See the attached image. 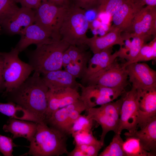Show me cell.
I'll use <instances>...</instances> for the list:
<instances>
[{"mask_svg":"<svg viewBox=\"0 0 156 156\" xmlns=\"http://www.w3.org/2000/svg\"><path fill=\"white\" fill-rule=\"evenodd\" d=\"M40 74L34 72L18 88L5 95L9 102H13L45 123L48 107L47 94L49 89Z\"/></svg>","mask_w":156,"mask_h":156,"instance_id":"cell-1","label":"cell"},{"mask_svg":"<svg viewBox=\"0 0 156 156\" xmlns=\"http://www.w3.org/2000/svg\"><path fill=\"white\" fill-rule=\"evenodd\" d=\"M68 135L46 123H37L36 130L29 147L33 156H59L66 154Z\"/></svg>","mask_w":156,"mask_h":156,"instance_id":"cell-2","label":"cell"},{"mask_svg":"<svg viewBox=\"0 0 156 156\" xmlns=\"http://www.w3.org/2000/svg\"><path fill=\"white\" fill-rule=\"evenodd\" d=\"M69 45L62 40L57 39L37 46L29 64L34 72L40 74L61 69L63 54Z\"/></svg>","mask_w":156,"mask_h":156,"instance_id":"cell-3","label":"cell"},{"mask_svg":"<svg viewBox=\"0 0 156 156\" xmlns=\"http://www.w3.org/2000/svg\"><path fill=\"white\" fill-rule=\"evenodd\" d=\"M90 25L85 11L73 4L64 15L59 30L60 38L70 45H86V33Z\"/></svg>","mask_w":156,"mask_h":156,"instance_id":"cell-4","label":"cell"},{"mask_svg":"<svg viewBox=\"0 0 156 156\" xmlns=\"http://www.w3.org/2000/svg\"><path fill=\"white\" fill-rule=\"evenodd\" d=\"M19 53L16 47L9 52H0L3 58L5 95L20 86L34 71L29 64L20 59Z\"/></svg>","mask_w":156,"mask_h":156,"instance_id":"cell-5","label":"cell"},{"mask_svg":"<svg viewBox=\"0 0 156 156\" xmlns=\"http://www.w3.org/2000/svg\"><path fill=\"white\" fill-rule=\"evenodd\" d=\"M122 101V96L116 101L111 102L99 107H94L86 111L88 117L101 126L102 132L100 141L104 144L105 138L108 132L112 131L116 133L117 131Z\"/></svg>","mask_w":156,"mask_h":156,"instance_id":"cell-6","label":"cell"},{"mask_svg":"<svg viewBox=\"0 0 156 156\" xmlns=\"http://www.w3.org/2000/svg\"><path fill=\"white\" fill-rule=\"evenodd\" d=\"M69 7L57 5L47 0H44L35 10L34 23L50 31L55 39H61L59 30Z\"/></svg>","mask_w":156,"mask_h":156,"instance_id":"cell-7","label":"cell"},{"mask_svg":"<svg viewBox=\"0 0 156 156\" xmlns=\"http://www.w3.org/2000/svg\"><path fill=\"white\" fill-rule=\"evenodd\" d=\"M123 101L121 107L119 125L116 133L121 134L126 130L131 133L138 130L139 93L132 88L122 95Z\"/></svg>","mask_w":156,"mask_h":156,"instance_id":"cell-8","label":"cell"},{"mask_svg":"<svg viewBox=\"0 0 156 156\" xmlns=\"http://www.w3.org/2000/svg\"><path fill=\"white\" fill-rule=\"evenodd\" d=\"M81 90L80 99L84 103L86 111L114 101L125 92V89L107 88L98 85L83 86L79 83Z\"/></svg>","mask_w":156,"mask_h":156,"instance_id":"cell-9","label":"cell"},{"mask_svg":"<svg viewBox=\"0 0 156 156\" xmlns=\"http://www.w3.org/2000/svg\"><path fill=\"white\" fill-rule=\"evenodd\" d=\"M128 76L123 64L116 59L106 68L90 78L85 85H98L113 88L125 89L128 84Z\"/></svg>","mask_w":156,"mask_h":156,"instance_id":"cell-10","label":"cell"},{"mask_svg":"<svg viewBox=\"0 0 156 156\" xmlns=\"http://www.w3.org/2000/svg\"><path fill=\"white\" fill-rule=\"evenodd\" d=\"M132 88L138 92L147 91L156 88V71L147 64L138 62L126 66Z\"/></svg>","mask_w":156,"mask_h":156,"instance_id":"cell-11","label":"cell"},{"mask_svg":"<svg viewBox=\"0 0 156 156\" xmlns=\"http://www.w3.org/2000/svg\"><path fill=\"white\" fill-rule=\"evenodd\" d=\"M130 38L136 36L151 38L156 35V7L146 6L136 14L133 21Z\"/></svg>","mask_w":156,"mask_h":156,"instance_id":"cell-12","label":"cell"},{"mask_svg":"<svg viewBox=\"0 0 156 156\" xmlns=\"http://www.w3.org/2000/svg\"><path fill=\"white\" fill-rule=\"evenodd\" d=\"M86 46L70 45L65 51L70 58L65 70L76 78L82 79L86 70L88 62L92 57Z\"/></svg>","mask_w":156,"mask_h":156,"instance_id":"cell-13","label":"cell"},{"mask_svg":"<svg viewBox=\"0 0 156 156\" xmlns=\"http://www.w3.org/2000/svg\"><path fill=\"white\" fill-rule=\"evenodd\" d=\"M143 8L135 0H126L112 16V28H117L122 32L131 34L134 19Z\"/></svg>","mask_w":156,"mask_h":156,"instance_id":"cell-14","label":"cell"},{"mask_svg":"<svg viewBox=\"0 0 156 156\" xmlns=\"http://www.w3.org/2000/svg\"><path fill=\"white\" fill-rule=\"evenodd\" d=\"M20 35L21 39L16 47L20 52L31 44L37 46L57 39L50 31L35 23L26 28Z\"/></svg>","mask_w":156,"mask_h":156,"instance_id":"cell-15","label":"cell"},{"mask_svg":"<svg viewBox=\"0 0 156 156\" xmlns=\"http://www.w3.org/2000/svg\"><path fill=\"white\" fill-rule=\"evenodd\" d=\"M80 98L78 91L70 88L49 90L47 94L48 107L45 121L56 110L71 104Z\"/></svg>","mask_w":156,"mask_h":156,"instance_id":"cell-16","label":"cell"},{"mask_svg":"<svg viewBox=\"0 0 156 156\" xmlns=\"http://www.w3.org/2000/svg\"><path fill=\"white\" fill-rule=\"evenodd\" d=\"M112 48L113 47L104 49L94 54L91 57L85 73L81 79V85H85L90 78L106 68L118 57V51L113 53Z\"/></svg>","mask_w":156,"mask_h":156,"instance_id":"cell-17","label":"cell"},{"mask_svg":"<svg viewBox=\"0 0 156 156\" xmlns=\"http://www.w3.org/2000/svg\"><path fill=\"white\" fill-rule=\"evenodd\" d=\"M35 20V10L22 7L13 15L0 25L10 34L20 35L26 28L34 23Z\"/></svg>","mask_w":156,"mask_h":156,"instance_id":"cell-18","label":"cell"},{"mask_svg":"<svg viewBox=\"0 0 156 156\" xmlns=\"http://www.w3.org/2000/svg\"><path fill=\"white\" fill-rule=\"evenodd\" d=\"M121 33L118 28H112L109 32L103 36L88 38L86 44L93 54L112 47L116 45L122 47L125 44V39Z\"/></svg>","mask_w":156,"mask_h":156,"instance_id":"cell-19","label":"cell"},{"mask_svg":"<svg viewBox=\"0 0 156 156\" xmlns=\"http://www.w3.org/2000/svg\"><path fill=\"white\" fill-rule=\"evenodd\" d=\"M138 128L156 116V88L139 92Z\"/></svg>","mask_w":156,"mask_h":156,"instance_id":"cell-20","label":"cell"},{"mask_svg":"<svg viewBox=\"0 0 156 156\" xmlns=\"http://www.w3.org/2000/svg\"><path fill=\"white\" fill-rule=\"evenodd\" d=\"M45 83L50 90L70 88L78 91L79 83L76 78L66 71L61 69L42 74Z\"/></svg>","mask_w":156,"mask_h":156,"instance_id":"cell-21","label":"cell"},{"mask_svg":"<svg viewBox=\"0 0 156 156\" xmlns=\"http://www.w3.org/2000/svg\"><path fill=\"white\" fill-rule=\"evenodd\" d=\"M139 130L124 135L135 137L138 138L143 148L153 156L156 155V116L149 120Z\"/></svg>","mask_w":156,"mask_h":156,"instance_id":"cell-22","label":"cell"},{"mask_svg":"<svg viewBox=\"0 0 156 156\" xmlns=\"http://www.w3.org/2000/svg\"><path fill=\"white\" fill-rule=\"evenodd\" d=\"M38 122L10 118L3 130L13 135L12 138L23 137L30 142L36 132Z\"/></svg>","mask_w":156,"mask_h":156,"instance_id":"cell-23","label":"cell"},{"mask_svg":"<svg viewBox=\"0 0 156 156\" xmlns=\"http://www.w3.org/2000/svg\"><path fill=\"white\" fill-rule=\"evenodd\" d=\"M124 38L125 44L124 46L125 47H120L118 51V57L126 61V62L123 64L125 67L135 58L141 48L151 38L146 36H134L132 38L133 39L131 41L130 40L129 36Z\"/></svg>","mask_w":156,"mask_h":156,"instance_id":"cell-24","label":"cell"},{"mask_svg":"<svg viewBox=\"0 0 156 156\" xmlns=\"http://www.w3.org/2000/svg\"><path fill=\"white\" fill-rule=\"evenodd\" d=\"M0 112L10 118L40 122L32 114L13 102L0 103Z\"/></svg>","mask_w":156,"mask_h":156,"instance_id":"cell-25","label":"cell"},{"mask_svg":"<svg viewBox=\"0 0 156 156\" xmlns=\"http://www.w3.org/2000/svg\"><path fill=\"white\" fill-rule=\"evenodd\" d=\"M71 108L70 104L56 110L47 120L45 123L68 135L67 125Z\"/></svg>","mask_w":156,"mask_h":156,"instance_id":"cell-26","label":"cell"},{"mask_svg":"<svg viewBox=\"0 0 156 156\" xmlns=\"http://www.w3.org/2000/svg\"><path fill=\"white\" fill-rule=\"evenodd\" d=\"M122 148L126 156H153L143 147L139 140L132 136L124 135Z\"/></svg>","mask_w":156,"mask_h":156,"instance_id":"cell-27","label":"cell"},{"mask_svg":"<svg viewBox=\"0 0 156 156\" xmlns=\"http://www.w3.org/2000/svg\"><path fill=\"white\" fill-rule=\"evenodd\" d=\"M121 134L115 133L112 141L99 154V156H126L122 148L124 142Z\"/></svg>","mask_w":156,"mask_h":156,"instance_id":"cell-28","label":"cell"},{"mask_svg":"<svg viewBox=\"0 0 156 156\" xmlns=\"http://www.w3.org/2000/svg\"><path fill=\"white\" fill-rule=\"evenodd\" d=\"M104 144H75L74 149L66 154L68 156H97Z\"/></svg>","mask_w":156,"mask_h":156,"instance_id":"cell-29","label":"cell"},{"mask_svg":"<svg viewBox=\"0 0 156 156\" xmlns=\"http://www.w3.org/2000/svg\"><path fill=\"white\" fill-rule=\"evenodd\" d=\"M156 60V37H155L150 42L144 44L135 58L127 65L133 63Z\"/></svg>","mask_w":156,"mask_h":156,"instance_id":"cell-30","label":"cell"},{"mask_svg":"<svg viewBox=\"0 0 156 156\" xmlns=\"http://www.w3.org/2000/svg\"><path fill=\"white\" fill-rule=\"evenodd\" d=\"M126 0H98L95 11L98 14L104 13L112 17Z\"/></svg>","mask_w":156,"mask_h":156,"instance_id":"cell-31","label":"cell"},{"mask_svg":"<svg viewBox=\"0 0 156 156\" xmlns=\"http://www.w3.org/2000/svg\"><path fill=\"white\" fill-rule=\"evenodd\" d=\"M16 3L15 0H0V24L17 11Z\"/></svg>","mask_w":156,"mask_h":156,"instance_id":"cell-32","label":"cell"},{"mask_svg":"<svg viewBox=\"0 0 156 156\" xmlns=\"http://www.w3.org/2000/svg\"><path fill=\"white\" fill-rule=\"evenodd\" d=\"M75 144H102L94 136L91 130H81L72 134Z\"/></svg>","mask_w":156,"mask_h":156,"instance_id":"cell-33","label":"cell"},{"mask_svg":"<svg viewBox=\"0 0 156 156\" xmlns=\"http://www.w3.org/2000/svg\"><path fill=\"white\" fill-rule=\"evenodd\" d=\"M93 120L86 115H80L73 125L69 135L81 130H91Z\"/></svg>","mask_w":156,"mask_h":156,"instance_id":"cell-34","label":"cell"},{"mask_svg":"<svg viewBox=\"0 0 156 156\" xmlns=\"http://www.w3.org/2000/svg\"><path fill=\"white\" fill-rule=\"evenodd\" d=\"M16 145L12 138L0 134V152L5 156H12Z\"/></svg>","mask_w":156,"mask_h":156,"instance_id":"cell-35","label":"cell"},{"mask_svg":"<svg viewBox=\"0 0 156 156\" xmlns=\"http://www.w3.org/2000/svg\"><path fill=\"white\" fill-rule=\"evenodd\" d=\"M98 0H73V4L85 11L96 9Z\"/></svg>","mask_w":156,"mask_h":156,"instance_id":"cell-36","label":"cell"},{"mask_svg":"<svg viewBox=\"0 0 156 156\" xmlns=\"http://www.w3.org/2000/svg\"><path fill=\"white\" fill-rule=\"evenodd\" d=\"M44 0H15L22 7H27L34 10L36 9Z\"/></svg>","mask_w":156,"mask_h":156,"instance_id":"cell-37","label":"cell"},{"mask_svg":"<svg viewBox=\"0 0 156 156\" xmlns=\"http://www.w3.org/2000/svg\"><path fill=\"white\" fill-rule=\"evenodd\" d=\"M5 89V82L3 73V61L0 53V92Z\"/></svg>","mask_w":156,"mask_h":156,"instance_id":"cell-38","label":"cell"},{"mask_svg":"<svg viewBox=\"0 0 156 156\" xmlns=\"http://www.w3.org/2000/svg\"><path fill=\"white\" fill-rule=\"evenodd\" d=\"M49 1L56 5L68 7L73 3H71L70 0H47Z\"/></svg>","mask_w":156,"mask_h":156,"instance_id":"cell-39","label":"cell"},{"mask_svg":"<svg viewBox=\"0 0 156 156\" xmlns=\"http://www.w3.org/2000/svg\"><path fill=\"white\" fill-rule=\"evenodd\" d=\"M142 6H147L156 7V0H135Z\"/></svg>","mask_w":156,"mask_h":156,"instance_id":"cell-40","label":"cell"},{"mask_svg":"<svg viewBox=\"0 0 156 156\" xmlns=\"http://www.w3.org/2000/svg\"><path fill=\"white\" fill-rule=\"evenodd\" d=\"M0 156H1V155H0Z\"/></svg>","mask_w":156,"mask_h":156,"instance_id":"cell-41","label":"cell"}]
</instances>
